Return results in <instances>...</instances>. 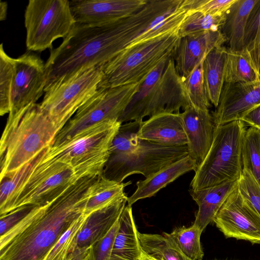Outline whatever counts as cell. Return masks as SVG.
Wrapping results in <instances>:
<instances>
[{
	"instance_id": "1",
	"label": "cell",
	"mask_w": 260,
	"mask_h": 260,
	"mask_svg": "<svg viewBox=\"0 0 260 260\" xmlns=\"http://www.w3.org/2000/svg\"><path fill=\"white\" fill-rule=\"evenodd\" d=\"M158 14L156 8L147 3L137 13L113 23H76L62 43L50 50L45 62V88L83 68L108 62L145 31Z\"/></svg>"
},
{
	"instance_id": "2",
	"label": "cell",
	"mask_w": 260,
	"mask_h": 260,
	"mask_svg": "<svg viewBox=\"0 0 260 260\" xmlns=\"http://www.w3.org/2000/svg\"><path fill=\"white\" fill-rule=\"evenodd\" d=\"M101 175L82 177L45 206H36L0 236V260H44L63 234L84 214Z\"/></svg>"
},
{
	"instance_id": "3",
	"label": "cell",
	"mask_w": 260,
	"mask_h": 260,
	"mask_svg": "<svg viewBox=\"0 0 260 260\" xmlns=\"http://www.w3.org/2000/svg\"><path fill=\"white\" fill-rule=\"evenodd\" d=\"M142 121L121 124L110 149L102 176L118 183L135 174L145 178L188 155L187 146H173L140 139Z\"/></svg>"
},
{
	"instance_id": "4",
	"label": "cell",
	"mask_w": 260,
	"mask_h": 260,
	"mask_svg": "<svg viewBox=\"0 0 260 260\" xmlns=\"http://www.w3.org/2000/svg\"><path fill=\"white\" fill-rule=\"evenodd\" d=\"M62 128L40 104L10 112L0 142V177L17 169L51 146Z\"/></svg>"
},
{
	"instance_id": "5",
	"label": "cell",
	"mask_w": 260,
	"mask_h": 260,
	"mask_svg": "<svg viewBox=\"0 0 260 260\" xmlns=\"http://www.w3.org/2000/svg\"><path fill=\"white\" fill-rule=\"evenodd\" d=\"M191 106L183 78L171 57L164 59L141 83L138 91L118 121H142L146 117L164 113H180Z\"/></svg>"
},
{
	"instance_id": "6",
	"label": "cell",
	"mask_w": 260,
	"mask_h": 260,
	"mask_svg": "<svg viewBox=\"0 0 260 260\" xmlns=\"http://www.w3.org/2000/svg\"><path fill=\"white\" fill-rule=\"evenodd\" d=\"M178 31L167 33L125 48L103 65L99 87L113 88L142 83L165 58L172 57L180 37Z\"/></svg>"
},
{
	"instance_id": "7",
	"label": "cell",
	"mask_w": 260,
	"mask_h": 260,
	"mask_svg": "<svg viewBox=\"0 0 260 260\" xmlns=\"http://www.w3.org/2000/svg\"><path fill=\"white\" fill-rule=\"evenodd\" d=\"M246 131L240 120L215 126L212 145L197 168L190 184L197 190L239 180L242 173L241 149Z\"/></svg>"
},
{
	"instance_id": "8",
	"label": "cell",
	"mask_w": 260,
	"mask_h": 260,
	"mask_svg": "<svg viewBox=\"0 0 260 260\" xmlns=\"http://www.w3.org/2000/svg\"><path fill=\"white\" fill-rule=\"evenodd\" d=\"M121 124L112 120L89 128L60 146H50L47 156L71 166L82 177L102 175Z\"/></svg>"
},
{
	"instance_id": "9",
	"label": "cell",
	"mask_w": 260,
	"mask_h": 260,
	"mask_svg": "<svg viewBox=\"0 0 260 260\" xmlns=\"http://www.w3.org/2000/svg\"><path fill=\"white\" fill-rule=\"evenodd\" d=\"M103 78V65L83 68L46 87L40 106L63 127L95 92Z\"/></svg>"
},
{
	"instance_id": "10",
	"label": "cell",
	"mask_w": 260,
	"mask_h": 260,
	"mask_svg": "<svg viewBox=\"0 0 260 260\" xmlns=\"http://www.w3.org/2000/svg\"><path fill=\"white\" fill-rule=\"evenodd\" d=\"M141 83L113 88L99 87L55 137L51 147L60 146L82 132L105 121L118 120Z\"/></svg>"
},
{
	"instance_id": "11",
	"label": "cell",
	"mask_w": 260,
	"mask_h": 260,
	"mask_svg": "<svg viewBox=\"0 0 260 260\" xmlns=\"http://www.w3.org/2000/svg\"><path fill=\"white\" fill-rule=\"evenodd\" d=\"M76 24L68 0H29L24 13L28 51L52 49L53 42L66 38Z\"/></svg>"
},
{
	"instance_id": "12",
	"label": "cell",
	"mask_w": 260,
	"mask_h": 260,
	"mask_svg": "<svg viewBox=\"0 0 260 260\" xmlns=\"http://www.w3.org/2000/svg\"><path fill=\"white\" fill-rule=\"evenodd\" d=\"M81 177L71 166L46 154L19 193L13 210L25 205L48 204Z\"/></svg>"
},
{
	"instance_id": "13",
	"label": "cell",
	"mask_w": 260,
	"mask_h": 260,
	"mask_svg": "<svg viewBox=\"0 0 260 260\" xmlns=\"http://www.w3.org/2000/svg\"><path fill=\"white\" fill-rule=\"evenodd\" d=\"M13 66L10 112H16L36 104L44 94L46 84L45 63L32 51L13 58Z\"/></svg>"
},
{
	"instance_id": "14",
	"label": "cell",
	"mask_w": 260,
	"mask_h": 260,
	"mask_svg": "<svg viewBox=\"0 0 260 260\" xmlns=\"http://www.w3.org/2000/svg\"><path fill=\"white\" fill-rule=\"evenodd\" d=\"M213 222L225 238L260 243V215L243 198L238 186L223 204Z\"/></svg>"
},
{
	"instance_id": "15",
	"label": "cell",
	"mask_w": 260,
	"mask_h": 260,
	"mask_svg": "<svg viewBox=\"0 0 260 260\" xmlns=\"http://www.w3.org/2000/svg\"><path fill=\"white\" fill-rule=\"evenodd\" d=\"M148 0H73L71 9L77 23L99 25L124 19L142 9Z\"/></svg>"
},
{
	"instance_id": "16",
	"label": "cell",
	"mask_w": 260,
	"mask_h": 260,
	"mask_svg": "<svg viewBox=\"0 0 260 260\" xmlns=\"http://www.w3.org/2000/svg\"><path fill=\"white\" fill-rule=\"evenodd\" d=\"M260 105V79L248 83H224L218 106L212 113L215 126L241 120Z\"/></svg>"
},
{
	"instance_id": "17",
	"label": "cell",
	"mask_w": 260,
	"mask_h": 260,
	"mask_svg": "<svg viewBox=\"0 0 260 260\" xmlns=\"http://www.w3.org/2000/svg\"><path fill=\"white\" fill-rule=\"evenodd\" d=\"M225 43L220 30L180 38L172 56L177 71L182 77H187L210 51L224 46Z\"/></svg>"
},
{
	"instance_id": "18",
	"label": "cell",
	"mask_w": 260,
	"mask_h": 260,
	"mask_svg": "<svg viewBox=\"0 0 260 260\" xmlns=\"http://www.w3.org/2000/svg\"><path fill=\"white\" fill-rule=\"evenodd\" d=\"M187 139L188 155L197 168L206 157L212 145L215 125L209 110L189 106L181 112Z\"/></svg>"
},
{
	"instance_id": "19",
	"label": "cell",
	"mask_w": 260,
	"mask_h": 260,
	"mask_svg": "<svg viewBox=\"0 0 260 260\" xmlns=\"http://www.w3.org/2000/svg\"><path fill=\"white\" fill-rule=\"evenodd\" d=\"M137 135L140 139L173 146L187 144L180 113L159 114L141 123Z\"/></svg>"
},
{
	"instance_id": "20",
	"label": "cell",
	"mask_w": 260,
	"mask_h": 260,
	"mask_svg": "<svg viewBox=\"0 0 260 260\" xmlns=\"http://www.w3.org/2000/svg\"><path fill=\"white\" fill-rule=\"evenodd\" d=\"M127 196L90 214L78 235L77 249L89 248L103 238L120 216L127 203Z\"/></svg>"
},
{
	"instance_id": "21",
	"label": "cell",
	"mask_w": 260,
	"mask_h": 260,
	"mask_svg": "<svg viewBox=\"0 0 260 260\" xmlns=\"http://www.w3.org/2000/svg\"><path fill=\"white\" fill-rule=\"evenodd\" d=\"M238 183V180L226 181L202 189H190L189 192L198 206L193 224L203 231L213 221L223 204L237 187Z\"/></svg>"
},
{
	"instance_id": "22",
	"label": "cell",
	"mask_w": 260,
	"mask_h": 260,
	"mask_svg": "<svg viewBox=\"0 0 260 260\" xmlns=\"http://www.w3.org/2000/svg\"><path fill=\"white\" fill-rule=\"evenodd\" d=\"M196 161L188 155L160 170L155 174L136 183L137 188L127 197V205L132 206L139 200L150 198L177 178L191 171H196Z\"/></svg>"
},
{
	"instance_id": "23",
	"label": "cell",
	"mask_w": 260,
	"mask_h": 260,
	"mask_svg": "<svg viewBox=\"0 0 260 260\" xmlns=\"http://www.w3.org/2000/svg\"><path fill=\"white\" fill-rule=\"evenodd\" d=\"M50 146L42 150L17 169L1 177V216L5 215L13 210L19 193L36 167L45 158Z\"/></svg>"
},
{
	"instance_id": "24",
	"label": "cell",
	"mask_w": 260,
	"mask_h": 260,
	"mask_svg": "<svg viewBox=\"0 0 260 260\" xmlns=\"http://www.w3.org/2000/svg\"><path fill=\"white\" fill-rule=\"evenodd\" d=\"M258 0H236L225 13L220 30L228 48L234 51L245 49L244 35L249 15Z\"/></svg>"
},
{
	"instance_id": "25",
	"label": "cell",
	"mask_w": 260,
	"mask_h": 260,
	"mask_svg": "<svg viewBox=\"0 0 260 260\" xmlns=\"http://www.w3.org/2000/svg\"><path fill=\"white\" fill-rule=\"evenodd\" d=\"M138 232L134 220L132 206L127 205L119 218V227L110 258L138 260L142 250Z\"/></svg>"
},
{
	"instance_id": "26",
	"label": "cell",
	"mask_w": 260,
	"mask_h": 260,
	"mask_svg": "<svg viewBox=\"0 0 260 260\" xmlns=\"http://www.w3.org/2000/svg\"><path fill=\"white\" fill-rule=\"evenodd\" d=\"M227 47L214 48L204 58L203 71L204 83L210 103L218 106L224 80V66Z\"/></svg>"
},
{
	"instance_id": "27",
	"label": "cell",
	"mask_w": 260,
	"mask_h": 260,
	"mask_svg": "<svg viewBox=\"0 0 260 260\" xmlns=\"http://www.w3.org/2000/svg\"><path fill=\"white\" fill-rule=\"evenodd\" d=\"M260 79V76L246 49L234 51L227 48L224 66L225 83H248Z\"/></svg>"
},
{
	"instance_id": "28",
	"label": "cell",
	"mask_w": 260,
	"mask_h": 260,
	"mask_svg": "<svg viewBox=\"0 0 260 260\" xmlns=\"http://www.w3.org/2000/svg\"><path fill=\"white\" fill-rule=\"evenodd\" d=\"M130 183H118L101 176L92 186L84 214L89 215L114 201L126 196L124 188Z\"/></svg>"
},
{
	"instance_id": "29",
	"label": "cell",
	"mask_w": 260,
	"mask_h": 260,
	"mask_svg": "<svg viewBox=\"0 0 260 260\" xmlns=\"http://www.w3.org/2000/svg\"><path fill=\"white\" fill-rule=\"evenodd\" d=\"M202 231L193 224L189 227L175 229L171 233H163L186 257L191 260H202L204 252L200 238Z\"/></svg>"
},
{
	"instance_id": "30",
	"label": "cell",
	"mask_w": 260,
	"mask_h": 260,
	"mask_svg": "<svg viewBox=\"0 0 260 260\" xmlns=\"http://www.w3.org/2000/svg\"><path fill=\"white\" fill-rule=\"evenodd\" d=\"M142 249L159 260H191L164 235L138 232Z\"/></svg>"
},
{
	"instance_id": "31",
	"label": "cell",
	"mask_w": 260,
	"mask_h": 260,
	"mask_svg": "<svg viewBox=\"0 0 260 260\" xmlns=\"http://www.w3.org/2000/svg\"><path fill=\"white\" fill-rule=\"evenodd\" d=\"M88 215L83 214L63 234L44 260H71L76 254L78 235Z\"/></svg>"
},
{
	"instance_id": "32",
	"label": "cell",
	"mask_w": 260,
	"mask_h": 260,
	"mask_svg": "<svg viewBox=\"0 0 260 260\" xmlns=\"http://www.w3.org/2000/svg\"><path fill=\"white\" fill-rule=\"evenodd\" d=\"M243 169L249 171L260 185V131L246 129L241 149Z\"/></svg>"
},
{
	"instance_id": "33",
	"label": "cell",
	"mask_w": 260,
	"mask_h": 260,
	"mask_svg": "<svg viewBox=\"0 0 260 260\" xmlns=\"http://www.w3.org/2000/svg\"><path fill=\"white\" fill-rule=\"evenodd\" d=\"M225 14L212 16L197 11H188L179 29L180 38L208 30H218L225 21Z\"/></svg>"
},
{
	"instance_id": "34",
	"label": "cell",
	"mask_w": 260,
	"mask_h": 260,
	"mask_svg": "<svg viewBox=\"0 0 260 260\" xmlns=\"http://www.w3.org/2000/svg\"><path fill=\"white\" fill-rule=\"evenodd\" d=\"M203 60L187 77L182 78L191 106L198 109L209 110L212 104L209 99L204 83Z\"/></svg>"
},
{
	"instance_id": "35",
	"label": "cell",
	"mask_w": 260,
	"mask_h": 260,
	"mask_svg": "<svg viewBox=\"0 0 260 260\" xmlns=\"http://www.w3.org/2000/svg\"><path fill=\"white\" fill-rule=\"evenodd\" d=\"M14 77L13 58L4 50L3 43L0 46V114L9 113Z\"/></svg>"
},
{
	"instance_id": "36",
	"label": "cell",
	"mask_w": 260,
	"mask_h": 260,
	"mask_svg": "<svg viewBox=\"0 0 260 260\" xmlns=\"http://www.w3.org/2000/svg\"><path fill=\"white\" fill-rule=\"evenodd\" d=\"M238 188L243 198L260 215V185L249 171L243 169Z\"/></svg>"
},
{
	"instance_id": "37",
	"label": "cell",
	"mask_w": 260,
	"mask_h": 260,
	"mask_svg": "<svg viewBox=\"0 0 260 260\" xmlns=\"http://www.w3.org/2000/svg\"><path fill=\"white\" fill-rule=\"evenodd\" d=\"M236 0H183L182 6L188 11H197L212 16L224 15Z\"/></svg>"
},
{
	"instance_id": "38",
	"label": "cell",
	"mask_w": 260,
	"mask_h": 260,
	"mask_svg": "<svg viewBox=\"0 0 260 260\" xmlns=\"http://www.w3.org/2000/svg\"><path fill=\"white\" fill-rule=\"evenodd\" d=\"M119 218L103 238L90 247L88 260L110 259L119 227Z\"/></svg>"
},
{
	"instance_id": "39",
	"label": "cell",
	"mask_w": 260,
	"mask_h": 260,
	"mask_svg": "<svg viewBox=\"0 0 260 260\" xmlns=\"http://www.w3.org/2000/svg\"><path fill=\"white\" fill-rule=\"evenodd\" d=\"M244 45L248 51L260 46V0L257 1L249 15L245 31Z\"/></svg>"
},
{
	"instance_id": "40",
	"label": "cell",
	"mask_w": 260,
	"mask_h": 260,
	"mask_svg": "<svg viewBox=\"0 0 260 260\" xmlns=\"http://www.w3.org/2000/svg\"><path fill=\"white\" fill-rule=\"evenodd\" d=\"M37 205L20 206L7 214L1 216L0 236L4 235L24 218Z\"/></svg>"
},
{
	"instance_id": "41",
	"label": "cell",
	"mask_w": 260,
	"mask_h": 260,
	"mask_svg": "<svg viewBox=\"0 0 260 260\" xmlns=\"http://www.w3.org/2000/svg\"><path fill=\"white\" fill-rule=\"evenodd\" d=\"M241 120L260 131V105L247 113Z\"/></svg>"
},
{
	"instance_id": "42",
	"label": "cell",
	"mask_w": 260,
	"mask_h": 260,
	"mask_svg": "<svg viewBox=\"0 0 260 260\" xmlns=\"http://www.w3.org/2000/svg\"><path fill=\"white\" fill-rule=\"evenodd\" d=\"M89 248L77 249V251L71 260H88L89 254Z\"/></svg>"
},
{
	"instance_id": "43",
	"label": "cell",
	"mask_w": 260,
	"mask_h": 260,
	"mask_svg": "<svg viewBox=\"0 0 260 260\" xmlns=\"http://www.w3.org/2000/svg\"><path fill=\"white\" fill-rule=\"evenodd\" d=\"M8 4L6 2L0 1V20H5L7 18Z\"/></svg>"
},
{
	"instance_id": "44",
	"label": "cell",
	"mask_w": 260,
	"mask_h": 260,
	"mask_svg": "<svg viewBox=\"0 0 260 260\" xmlns=\"http://www.w3.org/2000/svg\"><path fill=\"white\" fill-rule=\"evenodd\" d=\"M138 260H159L155 258L154 257H152L146 252H145L142 249L141 250V252L139 257L138 258Z\"/></svg>"
},
{
	"instance_id": "45",
	"label": "cell",
	"mask_w": 260,
	"mask_h": 260,
	"mask_svg": "<svg viewBox=\"0 0 260 260\" xmlns=\"http://www.w3.org/2000/svg\"><path fill=\"white\" fill-rule=\"evenodd\" d=\"M109 260H117V259H111V258H110Z\"/></svg>"
},
{
	"instance_id": "46",
	"label": "cell",
	"mask_w": 260,
	"mask_h": 260,
	"mask_svg": "<svg viewBox=\"0 0 260 260\" xmlns=\"http://www.w3.org/2000/svg\"><path fill=\"white\" fill-rule=\"evenodd\" d=\"M214 260H220V259H214Z\"/></svg>"
}]
</instances>
